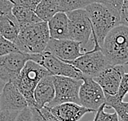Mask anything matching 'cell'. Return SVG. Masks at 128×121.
Returning <instances> with one entry per match:
<instances>
[{
	"mask_svg": "<svg viewBox=\"0 0 128 121\" xmlns=\"http://www.w3.org/2000/svg\"><path fill=\"white\" fill-rule=\"evenodd\" d=\"M101 51L112 65H128V27L118 25L108 32Z\"/></svg>",
	"mask_w": 128,
	"mask_h": 121,
	"instance_id": "obj_3",
	"label": "cell"
},
{
	"mask_svg": "<svg viewBox=\"0 0 128 121\" xmlns=\"http://www.w3.org/2000/svg\"><path fill=\"white\" fill-rule=\"evenodd\" d=\"M12 12V14L15 16V17L16 18L20 28L28 26L30 24L36 23L42 21L37 16L34 10L22 7V6L20 5L13 4Z\"/></svg>",
	"mask_w": 128,
	"mask_h": 121,
	"instance_id": "obj_18",
	"label": "cell"
},
{
	"mask_svg": "<svg viewBox=\"0 0 128 121\" xmlns=\"http://www.w3.org/2000/svg\"><path fill=\"white\" fill-rule=\"evenodd\" d=\"M64 61H73L86 52L85 48L79 42L70 39H55L50 38L46 49Z\"/></svg>",
	"mask_w": 128,
	"mask_h": 121,
	"instance_id": "obj_10",
	"label": "cell"
},
{
	"mask_svg": "<svg viewBox=\"0 0 128 121\" xmlns=\"http://www.w3.org/2000/svg\"><path fill=\"white\" fill-rule=\"evenodd\" d=\"M4 84H5V83L4 81H2L1 79H0V94H1V92H2V88H4ZM0 111H1V110H0Z\"/></svg>",
	"mask_w": 128,
	"mask_h": 121,
	"instance_id": "obj_31",
	"label": "cell"
},
{
	"mask_svg": "<svg viewBox=\"0 0 128 121\" xmlns=\"http://www.w3.org/2000/svg\"><path fill=\"white\" fill-rule=\"evenodd\" d=\"M0 14H1V13H0Z\"/></svg>",
	"mask_w": 128,
	"mask_h": 121,
	"instance_id": "obj_34",
	"label": "cell"
},
{
	"mask_svg": "<svg viewBox=\"0 0 128 121\" xmlns=\"http://www.w3.org/2000/svg\"><path fill=\"white\" fill-rule=\"evenodd\" d=\"M28 60L30 54L22 52L0 56V79L4 83L13 82Z\"/></svg>",
	"mask_w": 128,
	"mask_h": 121,
	"instance_id": "obj_11",
	"label": "cell"
},
{
	"mask_svg": "<svg viewBox=\"0 0 128 121\" xmlns=\"http://www.w3.org/2000/svg\"><path fill=\"white\" fill-rule=\"evenodd\" d=\"M65 62L73 65L82 72L83 75L92 78L97 76L105 68L112 65L100 49L93 48L90 50L86 51L75 60L67 61Z\"/></svg>",
	"mask_w": 128,
	"mask_h": 121,
	"instance_id": "obj_6",
	"label": "cell"
},
{
	"mask_svg": "<svg viewBox=\"0 0 128 121\" xmlns=\"http://www.w3.org/2000/svg\"><path fill=\"white\" fill-rule=\"evenodd\" d=\"M20 111L1 110L0 111V121H15Z\"/></svg>",
	"mask_w": 128,
	"mask_h": 121,
	"instance_id": "obj_30",
	"label": "cell"
},
{
	"mask_svg": "<svg viewBox=\"0 0 128 121\" xmlns=\"http://www.w3.org/2000/svg\"><path fill=\"white\" fill-rule=\"evenodd\" d=\"M50 38L55 39H70L68 20L67 14L63 12L56 13L48 21Z\"/></svg>",
	"mask_w": 128,
	"mask_h": 121,
	"instance_id": "obj_16",
	"label": "cell"
},
{
	"mask_svg": "<svg viewBox=\"0 0 128 121\" xmlns=\"http://www.w3.org/2000/svg\"><path fill=\"white\" fill-rule=\"evenodd\" d=\"M120 24L128 27V0H124L120 11Z\"/></svg>",
	"mask_w": 128,
	"mask_h": 121,
	"instance_id": "obj_29",
	"label": "cell"
},
{
	"mask_svg": "<svg viewBox=\"0 0 128 121\" xmlns=\"http://www.w3.org/2000/svg\"><path fill=\"white\" fill-rule=\"evenodd\" d=\"M30 108L32 113L33 121H60L52 114L48 105H45L42 108Z\"/></svg>",
	"mask_w": 128,
	"mask_h": 121,
	"instance_id": "obj_22",
	"label": "cell"
},
{
	"mask_svg": "<svg viewBox=\"0 0 128 121\" xmlns=\"http://www.w3.org/2000/svg\"><path fill=\"white\" fill-rule=\"evenodd\" d=\"M55 97V86L53 83V76L48 74L37 84L34 92V98L37 108H42L49 105Z\"/></svg>",
	"mask_w": 128,
	"mask_h": 121,
	"instance_id": "obj_15",
	"label": "cell"
},
{
	"mask_svg": "<svg viewBox=\"0 0 128 121\" xmlns=\"http://www.w3.org/2000/svg\"><path fill=\"white\" fill-rule=\"evenodd\" d=\"M15 121H33L32 113H31L30 108L28 106L23 109L22 110H20L18 113Z\"/></svg>",
	"mask_w": 128,
	"mask_h": 121,
	"instance_id": "obj_28",
	"label": "cell"
},
{
	"mask_svg": "<svg viewBox=\"0 0 128 121\" xmlns=\"http://www.w3.org/2000/svg\"><path fill=\"white\" fill-rule=\"evenodd\" d=\"M20 27L12 12L0 14V34L12 42H15Z\"/></svg>",
	"mask_w": 128,
	"mask_h": 121,
	"instance_id": "obj_17",
	"label": "cell"
},
{
	"mask_svg": "<svg viewBox=\"0 0 128 121\" xmlns=\"http://www.w3.org/2000/svg\"><path fill=\"white\" fill-rule=\"evenodd\" d=\"M34 12L42 21L48 22L56 13L60 11L56 0H41Z\"/></svg>",
	"mask_w": 128,
	"mask_h": 121,
	"instance_id": "obj_20",
	"label": "cell"
},
{
	"mask_svg": "<svg viewBox=\"0 0 128 121\" xmlns=\"http://www.w3.org/2000/svg\"><path fill=\"white\" fill-rule=\"evenodd\" d=\"M85 9L92 22V35L90 39L93 43V48L100 49L108 32L120 25V12L98 2L89 4Z\"/></svg>",
	"mask_w": 128,
	"mask_h": 121,
	"instance_id": "obj_1",
	"label": "cell"
},
{
	"mask_svg": "<svg viewBox=\"0 0 128 121\" xmlns=\"http://www.w3.org/2000/svg\"><path fill=\"white\" fill-rule=\"evenodd\" d=\"M48 107L60 121H78L87 113H95L94 110L75 102H65Z\"/></svg>",
	"mask_w": 128,
	"mask_h": 121,
	"instance_id": "obj_14",
	"label": "cell"
},
{
	"mask_svg": "<svg viewBox=\"0 0 128 121\" xmlns=\"http://www.w3.org/2000/svg\"><path fill=\"white\" fill-rule=\"evenodd\" d=\"M49 39L48 22L41 21L21 27L14 43L20 52L33 54L44 52Z\"/></svg>",
	"mask_w": 128,
	"mask_h": 121,
	"instance_id": "obj_2",
	"label": "cell"
},
{
	"mask_svg": "<svg viewBox=\"0 0 128 121\" xmlns=\"http://www.w3.org/2000/svg\"><path fill=\"white\" fill-rule=\"evenodd\" d=\"M30 60L42 66L52 75L66 76L77 79H82V78L83 74L76 67L60 60L49 52L44 51L40 53L30 54Z\"/></svg>",
	"mask_w": 128,
	"mask_h": 121,
	"instance_id": "obj_5",
	"label": "cell"
},
{
	"mask_svg": "<svg viewBox=\"0 0 128 121\" xmlns=\"http://www.w3.org/2000/svg\"><path fill=\"white\" fill-rule=\"evenodd\" d=\"M48 74H51L42 66L32 60H28L19 75L12 82L26 99L29 107L35 106L34 98V89L41 79Z\"/></svg>",
	"mask_w": 128,
	"mask_h": 121,
	"instance_id": "obj_4",
	"label": "cell"
},
{
	"mask_svg": "<svg viewBox=\"0 0 128 121\" xmlns=\"http://www.w3.org/2000/svg\"><path fill=\"white\" fill-rule=\"evenodd\" d=\"M128 93V73H124L122 77L118 93L115 95L121 101H123L125 96Z\"/></svg>",
	"mask_w": 128,
	"mask_h": 121,
	"instance_id": "obj_25",
	"label": "cell"
},
{
	"mask_svg": "<svg viewBox=\"0 0 128 121\" xmlns=\"http://www.w3.org/2000/svg\"><path fill=\"white\" fill-rule=\"evenodd\" d=\"M105 104L102 105L99 110L96 112V115L94 119L96 121H120L118 119V114L114 113H106L104 112Z\"/></svg>",
	"mask_w": 128,
	"mask_h": 121,
	"instance_id": "obj_24",
	"label": "cell"
},
{
	"mask_svg": "<svg viewBox=\"0 0 128 121\" xmlns=\"http://www.w3.org/2000/svg\"><path fill=\"white\" fill-rule=\"evenodd\" d=\"M20 52L15 43L10 41V40L4 38L0 34V56L7 55L12 52Z\"/></svg>",
	"mask_w": 128,
	"mask_h": 121,
	"instance_id": "obj_23",
	"label": "cell"
},
{
	"mask_svg": "<svg viewBox=\"0 0 128 121\" xmlns=\"http://www.w3.org/2000/svg\"><path fill=\"white\" fill-rule=\"evenodd\" d=\"M59 11L67 13L78 9H85L89 4L96 2V0H56Z\"/></svg>",
	"mask_w": 128,
	"mask_h": 121,
	"instance_id": "obj_21",
	"label": "cell"
},
{
	"mask_svg": "<svg viewBox=\"0 0 128 121\" xmlns=\"http://www.w3.org/2000/svg\"><path fill=\"white\" fill-rule=\"evenodd\" d=\"M123 1L124 0H100V3L113 10L120 12L123 4Z\"/></svg>",
	"mask_w": 128,
	"mask_h": 121,
	"instance_id": "obj_27",
	"label": "cell"
},
{
	"mask_svg": "<svg viewBox=\"0 0 128 121\" xmlns=\"http://www.w3.org/2000/svg\"><path fill=\"white\" fill-rule=\"evenodd\" d=\"M28 107L26 99L12 82L5 83L0 94V110L20 111Z\"/></svg>",
	"mask_w": 128,
	"mask_h": 121,
	"instance_id": "obj_13",
	"label": "cell"
},
{
	"mask_svg": "<svg viewBox=\"0 0 128 121\" xmlns=\"http://www.w3.org/2000/svg\"><path fill=\"white\" fill-rule=\"evenodd\" d=\"M41 0H12L13 4L20 5L22 7L32 9V10H35L36 7L39 4Z\"/></svg>",
	"mask_w": 128,
	"mask_h": 121,
	"instance_id": "obj_26",
	"label": "cell"
},
{
	"mask_svg": "<svg viewBox=\"0 0 128 121\" xmlns=\"http://www.w3.org/2000/svg\"><path fill=\"white\" fill-rule=\"evenodd\" d=\"M93 121H96V119H94V120H93Z\"/></svg>",
	"mask_w": 128,
	"mask_h": 121,
	"instance_id": "obj_33",
	"label": "cell"
},
{
	"mask_svg": "<svg viewBox=\"0 0 128 121\" xmlns=\"http://www.w3.org/2000/svg\"><path fill=\"white\" fill-rule=\"evenodd\" d=\"M105 108L114 109L120 121H128V101H121L115 95H105Z\"/></svg>",
	"mask_w": 128,
	"mask_h": 121,
	"instance_id": "obj_19",
	"label": "cell"
},
{
	"mask_svg": "<svg viewBox=\"0 0 128 121\" xmlns=\"http://www.w3.org/2000/svg\"><path fill=\"white\" fill-rule=\"evenodd\" d=\"M68 20V37L81 43L84 48L92 35V27L86 9H78L67 12Z\"/></svg>",
	"mask_w": 128,
	"mask_h": 121,
	"instance_id": "obj_7",
	"label": "cell"
},
{
	"mask_svg": "<svg viewBox=\"0 0 128 121\" xmlns=\"http://www.w3.org/2000/svg\"><path fill=\"white\" fill-rule=\"evenodd\" d=\"M96 2H98V3H100V0H96Z\"/></svg>",
	"mask_w": 128,
	"mask_h": 121,
	"instance_id": "obj_32",
	"label": "cell"
},
{
	"mask_svg": "<svg viewBox=\"0 0 128 121\" xmlns=\"http://www.w3.org/2000/svg\"><path fill=\"white\" fill-rule=\"evenodd\" d=\"M82 83L79 88V104L95 111L105 104V94L100 84L93 78L82 75Z\"/></svg>",
	"mask_w": 128,
	"mask_h": 121,
	"instance_id": "obj_9",
	"label": "cell"
},
{
	"mask_svg": "<svg viewBox=\"0 0 128 121\" xmlns=\"http://www.w3.org/2000/svg\"><path fill=\"white\" fill-rule=\"evenodd\" d=\"M125 73V66L110 65L93 78L104 91L105 95H116L119 88L122 77Z\"/></svg>",
	"mask_w": 128,
	"mask_h": 121,
	"instance_id": "obj_12",
	"label": "cell"
},
{
	"mask_svg": "<svg viewBox=\"0 0 128 121\" xmlns=\"http://www.w3.org/2000/svg\"><path fill=\"white\" fill-rule=\"evenodd\" d=\"M52 76L55 86V97L48 106H54L65 102L79 104V88L82 80L66 76Z\"/></svg>",
	"mask_w": 128,
	"mask_h": 121,
	"instance_id": "obj_8",
	"label": "cell"
}]
</instances>
